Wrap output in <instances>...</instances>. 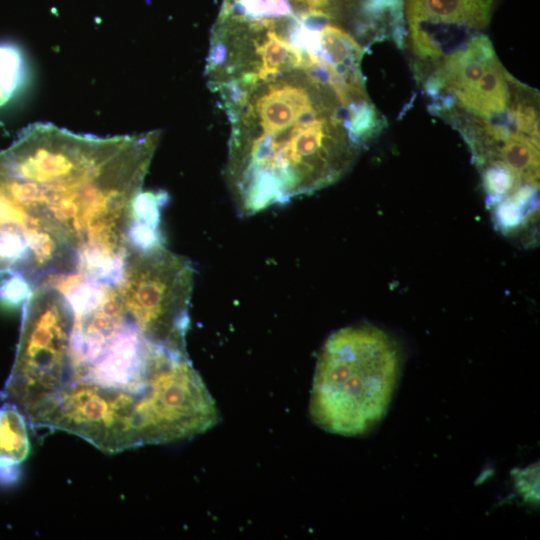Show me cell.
I'll list each match as a JSON object with an SVG mask.
<instances>
[{
  "label": "cell",
  "instance_id": "1",
  "mask_svg": "<svg viewBox=\"0 0 540 540\" xmlns=\"http://www.w3.org/2000/svg\"><path fill=\"white\" fill-rule=\"evenodd\" d=\"M156 132L113 137L33 123L0 151V274L35 281L111 259L135 223ZM125 247V246H124Z\"/></svg>",
  "mask_w": 540,
  "mask_h": 540
},
{
  "label": "cell",
  "instance_id": "2",
  "mask_svg": "<svg viewBox=\"0 0 540 540\" xmlns=\"http://www.w3.org/2000/svg\"><path fill=\"white\" fill-rule=\"evenodd\" d=\"M218 96L231 125L225 179L240 214L332 185L362 147L356 127L369 98L345 96L320 67Z\"/></svg>",
  "mask_w": 540,
  "mask_h": 540
},
{
  "label": "cell",
  "instance_id": "3",
  "mask_svg": "<svg viewBox=\"0 0 540 540\" xmlns=\"http://www.w3.org/2000/svg\"><path fill=\"white\" fill-rule=\"evenodd\" d=\"M399 372V351L385 332L368 325L337 330L318 356L312 420L344 436L369 432L385 415Z\"/></svg>",
  "mask_w": 540,
  "mask_h": 540
},
{
  "label": "cell",
  "instance_id": "4",
  "mask_svg": "<svg viewBox=\"0 0 540 540\" xmlns=\"http://www.w3.org/2000/svg\"><path fill=\"white\" fill-rule=\"evenodd\" d=\"M194 270L160 239L127 250L116 296L119 306L151 340L186 351Z\"/></svg>",
  "mask_w": 540,
  "mask_h": 540
},
{
  "label": "cell",
  "instance_id": "5",
  "mask_svg": "<svg viewBox=\"0 0 540 540\" xmlns=\"http://www.w3.org/2000/svg\"><path fill=\"white\" fill-rule=\"evenodd\" d=\"M496 0H404L408 38L418 67L438 63L445 43L476 36L490 22Z\"/></svg>",
  "mask_w": 540,
  "mask_h": 540
},
{
  "label": "cell",
  "instance_id": "6",
  "mask_svg": "<svg viewBox=\"0 0 540 540\" xmlns=\"http://www.w3.org/2000/svg\"><path fill=\"white\" fill-rule=\"evenodd\" d=\"M26 419L19 409L5 402L0 407V481L11 483L18 479L20 465L29 454Z\"/></svg>",
  "mask_w": 540,
  "mask_h": 540
},
{
  "label": "cell",
  "instance_id": "7",
  "mask_svg": "<svg viewBox=\"0 0 540 540\" xmlns=\"http://www.w3.org/2000/svg\"><path fill=\"white\" fill-rule=\"evenodd\" d=\"M25 77V62L19 49L0 44V107L18 91Z\"/></svg>",
  "mask_w": 540,
  "mask_h": 540
}]
</instances>
